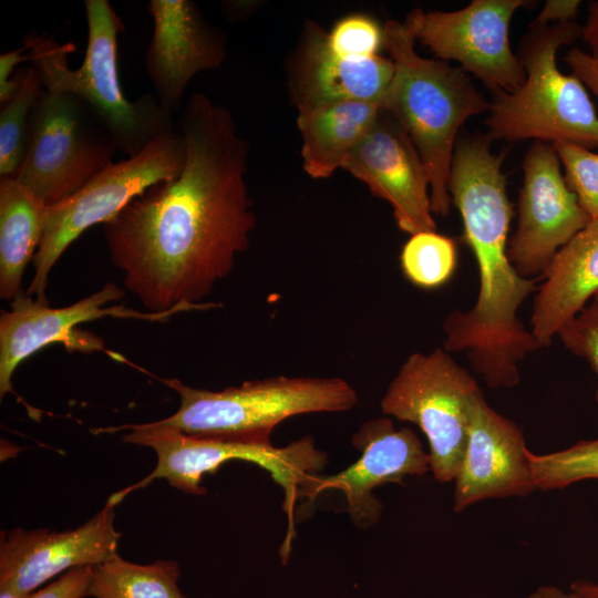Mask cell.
Here are the masks:
<instances>
[{
    "mask_svg": "<svg viewBox=\"0 0 598 598\" xmlns=\"http://www.w3.org/2000/svg\"><path fill=\"white\" fill-rule=\"evenodd\" d=\"M177 128L186 144L181 173L103 225L124 287L151 312L212 305L204 299L231 272L256 227L245 178L248 144L229 110L195 93Z\"/></svg>",
    "mask_w": 598,
    "mask_h": 598,
    "instance_id": "1",
    "label": "cell"
},
{
    "mask_svg": "<svg viewBox=\"0 0 598 598\" xmlns=\"http://www.w3.org/2000/svg\"><path fill=\"white\" fill-rule=\"evenodd\" d=\"M483 134L461 135L455 144L447 189L464 225V238L480 271V292L468 311H453L444 321V348L465 351L473 369L492 389L519 381L517 363L539 348L517 318L537 279L517 274L507 256L514 215L502 171L505 154L491 150Z\"/></svg>",
    "mask_w": 598,
    "mask_h": 598,
    "instance_id": "2",
    "label": "cell"
},
{
    "mask_svg": "<svg viewBox=\"0 0 598 598\" xmlns=\"http://www.w3.org/2000/svg\"><path fill=\"white\" fill-rule=\"evenodd\" d=\"M403 22L383 27V47L394 63V75L381 102L401 124L424 164L433 214L451 208L448 175L460 128L466 120L489 110L471 78L447 62L425 59Z\"/></svg>",
    "mask_w": 598,
    "mask_h": 598,
    "instance_id": "3",
    "label": "cell"
},
{
    "mask_svg": "<svg viewBox=\"0 0 598 598\" xmlns=\"http://www.w3.org/2000/svg\"><path fill=\"white\" fill-rule=\"evenodd\" d=\"M87 47L83 63L69 66L72 43L35 32L22 39L30 64L51 93H70L86 102L107 126L118 151L132 157L153 138L174 128V115L166 112L155 94L136 101L124 95L117 71V37L125 30L107 0H85Z\"/></svg>",
    "mask_w": 598,
    "mask_h": 598,
    "instance_id": "4",
    "label": "cell"
},
{
    "mask_svg": "<svg viewBox=\"0 0 598 598\" xmlns=\"http://www.w3.org/2000/svg\"><path fill=\"white\" fill-rule=\"evenodd\" d=\"M118 431H127L122 436L124 442L151 447L157 455V464L137 483L111 494L106 505L115 507L130 493L159 478L186 494L205 495L207 489L202 486L205 473L215 474L224 463L234 460L251 462L266 470L283 489L282 509L287 514L288 528L280 556L288 558L296 536L297 503L307 497L315 477L328 463L327 453L316 446L311 436L276 447L271 443L188 435L174 429L155 426L151 422L103 427L94 430V433Z\"/></svg>",
    "mask_w": 598,
    "mask_h": 598,
    "instance_id": "5",
    "label": "cell"
},
{
    "mask_svg": "<svg viewBox=\"0 0 598 598\" xmlns=\"http://www.w3.org/2000/svg\"><path fill=\"white\" fill-rule=\"evenodd\" d=\"M581 37L574 20L529 24L517 50L524 83L513 92H494L485 121L493 140L568 142L598 147V116L584 84L559 71L560 47Z\"/></svg>",
    "mask_w": 598,
    "mask_h": 598,
    "instance_id": "6",
    "label": "cell"
},
{
    "mask_svg": "<svg viewBox=\"0 0 598 598\" xmlns=\"http://www.w3.org/2000/svg\"><path fill=\"white\" fill-rule=\"evenodd\" d=\"M181 399L172 415L151 422L188 435L270 444L283 420L306 413L342 412L358 394L341 378L271 377L221 391L196 389L177 379L163 380Z\"/></svg>",
    "mask_w": 598,
    "mask_h": 598,
    "instance_id": "7",
    "label": "cell"
},
{
    "mask_svg": "<svg viewBox=\"0 0 598 598\" xmlns=\"http://www.w3.org/2000/svg\"><path fill=\"white\" fill-rule=\"evenodd\" d=\"M185 156V138L175 126L153 138L138 154L109 164L74 194L48 207L27 295L49 303V275L64 250L87 228L111 220L148 187L176 177Z\"/></svg>",
    "mask_w": 598,
    "mask_h": 598,
    "instance_id": "8",
    "label": "cell"
},
{
    "mask_svg": "<svg viewBox=\"0 0 598 598\" xmlns=\"http://www.w3.org/2000/svg\"><path fill=\"white\" fill-rule=\"evenodd\" d=\"M116 151L113 135L86 102L43 90L31 112L25 156L12 177L50 207L111 164Z\"/></svg>",
    "mask_w": 598,
    "mask_h": 598,
    "instance_id": "9",
    "label": "cell"
},
{
    "mask_svg": "<svg viewBox=\"0 0 598 598\" xmlns=\"http://www.w3.org/2000/svg\"><path fill=\"white\" fill-rule=\"evenodd\" d=\"M476 380L445 349L412 353L390 382L384 415L420 427L429 444L430 471L441 483L455 480L468 434V406Z\"/></svg>",
    "mask_w": 598,
    "mask_h": 598,
    "instance_id": "10",
    "label": "cell"
},
{
    "mask_svg": "<svg viewBox=\"0 0 598 598\" xmlns=\"http://www.w3.org/2000/svg\"><path fill=\"white\" fill-rule=\"evenodd\" d=\"M525 0H473L456 11L414 9L403 22L415 41L436 58L454 60L492 93L513 92L525 81V70L512 52L508 28Z\"/></svg>",
    "mask_w": 598,
    "mask_h": 598,
    "instance_id": "11",
    "label": "cell"
},
{
    "mask_svg": "<svg viewBox=\"0 0 598 598\" xmlns=\"http://www.w3.org/2000/svg\"><path fill=\"white\" fill-rule=\"evenodd\" d=\"M124 297V291L106 282L99 291L63 308H52L22 292L10 302L11 310L0 316V396L12 393V377L18 365L51 343H63L69 351L104 350L103 341L91 332L75 330L82 323L104 317L166 322L174 315L207 310L214 305L198 307L181 305L163 312L140 311L123 305H107ZM215 308V306H214Z\"/></svg>",
    "mask_w": 598,
    "mask_h": 598,
    "instance_id": "12",
    "label": "cell"
},
{
    "mask_svg": "<svg viewBox=\"0 0 598 598\" xmlns=\"http://www.w3.org/2000/svg\"><path fill=\"white\" fill-rule=\"evenodd\" d=\"M523 171L517 229L507 256L519 276L537 279L591 217L568 187L551 143L534 141L523 158Z\"/></svg>",
    "mask_w": 598,
    "mask_h": 598,
    "instance_id": "13",
    "label": "cell"
},
{
    "mask_svg": "<svg viewBox=\"0 0 598 598\" xmlns=\"http://www.w3.org/2000/svg\"><path fill=\"white\" fill-rule=\"evenodd\" d=\"M114 507L104 505L74 529L14 528L0 534L1 598H24L55 576L95 566L117 554L122 536L114 527Z\"/></svg>",
    "mask_w": 598,
    "mask_h": 598,
    "instance_id": "14",
    "label": "cell"
},
{
    "mask_svg": "<svg viewBox=\"0 0 598 598\" xmlns=\"http://www.w3.org/2000/svg\"><path fill=\"white\" fill-rule=\"evenodd\" d=\"M360 457L341 472L317 475L307 498L337 489L344 494L352 523L367 529L375 525L382 504L373 489L385 483L403 485L406 476H422L430 471V455L410 427L395 429L388 416L364 422L351 439Z\"/></svg>",
    "mask_w": 598,
    "mask_h": 598,
    "instance_id": "15",
    "label": "cell"
},
{
    "mask_svg": "<svg viewBox=\"0 0 598 598\" xmlns=\"http://www.w3.org/2000/svg\"><path fill=\"white\" fill-rule=\"evenodd\" d=\"M341 168L391 205L402 231L413 235L436 229L424 164L408 133L386 110L381 107L373 127Z\"/></svg>",
    "mask_w": 598,
    "mask_h": 598,
    "instance_id": "16",
    "label": "cell"
},
{
    "mask_svg": "<svg viewBox=\"0 0 598 598\" xmlns=\"http://www.w3.org/2000/svg\"><path fill=\"white\" fill-rule=\"evenodd\" d=\"M528 453L520 427L477 391L470 402L467 443L453 481L454 512L485 499L523 497L536 491Z\"/></svg>",
    "mask_w": 598,
    "mask_h": 598,
    "instance_id": "17",
    "label": "cell"
},
{
    "mask_svg": "<svg viewBox=\"0 0 598 598\" xmlns=\"http://www.w3.org/2000/svg\"><path fill=\"white\" fill-rule=\"evenodd\" d=\"M147 11L153 19V34L145 70L158 103L174 115L183 110L190 80L220 65L225 42L193 1L151 0Z\"/></svg>",
    "mask_w": 598,
    "mask_h": 598,
    "instance_id": "18",
    "label": "cell"
},
{
    "mask_svg": "<svg viewBox=\"0 0 598 598\" xmlns=\"http://www.w3.org/2000/svg\"><path fill=\"white\" fill-rule=\"evenodd\" d=\"M394 63L380 54L351 56L329 49L324 32H310L293 75L298 110L318 105L363 101L381 102L394 75Z\"/></svg>",
    "mask_w": 598,
    "mask_h": 598,
    "instance_id": "19",
    "label": "cell"
},
{
    "mask_svg": "<svg viewBox=\"0 0 598 598\" xmlns=\"http://www.w3.org/2000/svg\"><path fill=\"white\" fill-rule=\"evenodd\" d=\"M534 300L532 334L548 347L560 328L598 292V218L577 233L554 257Z\"/></svg>",
    "mask_w": 598,
    "mask_h": 598,
    "instance_id": "20",
    "label": "cell"
},
{
    "mask_svg": "<svg viewBox=\"0 0 598 598\" xmlns=\"http://www.w3.org/2000/svg\"><path fill=\"white\" fill-rule=\"evenodd\" d=\"M381 106L344 101L298 110L305 172L312 178L330 177L348 154L369 134Z\"/></svg>",
    "mask_w": 598,
    "mask_h": 598,
    "instance_id": "21",
    "label": "cell"
},
{
    "mask_svg": "<svg viewBox=\"0 0 598 598\" xmlns=\"http://www.w3.org/2000/svg\"><path fill=\"white\" fill-rule=\"evenodd\" d=\"M48 206L13 177H0V297L22 293L25 267L40 246Z\"/></svg>",
    "mask_w": 598,
    "mask_h": 598,
    "instance_id": "22",
    "label": "cell"
},
{
    "mask_svg": "<svg viewBox=\"0 0 598 598\" xmlns=\"http://www.w3.org/2000/svg\"><path fill=\"white\" fill-rule=\"evenodd\" d=\"M179 564L159 559L141 565L118 554L92 566L89 596L94 598H187L178 587Z\"/></svg>",
    "mask_w": 598,
    "mask_h": 598,
    "instance_id": "23",
    "label": "cell"
},
{
    "mask_svg": "<svg viewBox=\"0 0 598 598\" xmlns=\"http://www.w3.org/2000/svg\"><path fill=\"white\" fill-rule=\"evenodd\" d=\"M19 86L0 110V177H12L27 152L31 112L44 87L30 64L16 72Z\"/></svg>",
    "mask_w": 598,
    "mask_h": 598,
    "instance_id": "24",
    "label": "cell"
},
{
    "mask_svg": "<svg viewBox=\"0 0 598 598\" xmlns=\"http://www.w3.org/2000/svg\"><path fill=\"white\" fill-rule=\"evenodd\" d=\"M400 261L410 282L422 289H434L452 277L457 262L456 245L435 230L419 231L404 244Z\"/></svg>",
    "mask_w": 598,
    "mask_h": 598,
    "instance_id": "25",
    "label": "cell"
},
{
    "mask_svg": "<svg viewBox=\"0 0 598 598\" xmlns=\"http://www.w3.org/2000/svg\"><path fill=\"white\" fill-rule=\"evenodd\" d=\"M528 456L536 489H561L580 481L598 480V439L547 454L529 451Z\"/></svg>",
    "mask_w": 598,
    "mask_h": 598,
    "instance_id": "26",
    "label": "cell"
},
{
    "mask_svg": "<svg viewBox=\"0 0 598 598\" xmlns=\"http://www.w3.org/2000/svg\"><path fill=\"white\" fill-rule=\"evenodd\" d=\"M565 168V181L591 219L598 218V154L568 143H553Z\"/></svg>",
    "mask_w": 598,
    "mask_h": 598,
    "instance_id": "27",
    "label": "cell"
},
{
    "mask_svg": "<svg viewBox=\"0 0 598 598\" xmlns=\"http://www.w3.org/2000/svg\"><path fill=\"white\" fill-rule=\"evenodd\" d=\"M324 40L330 50L351 56H373L383 45V29L371 18L351 14L339 20Z\"/></svg>",
    "mask_w": 598,
    "mask_h": 598,
    "instance_id": "28",
    "label": "cell"
},
{
    "mask_svg": "<svg viewBox=\"0 0 598 598\" xmlns=\"http://www.w3.org/2000/svg\"><path fill=\"white\" fill-rule=\"evenodd\" d=\"M565 347L585 358L598 378V305L592 301L558 331ZM598 403V386L596 390Z\"/></svg>",
    "mask_w": 598,
    "mask_h": 598,
    "instance_id": "29",
    "label": "cell"
},
{
    "mask_svg": "<svg viewBox=\"0 0 598 598\" xmlns=\"http://www.w3.org/2000/svg\"><path fill=\"white\" fill-rule=\"evenodd\" d=\"M92 566L74 567L24 598H84L89 596Z\"/></svg>",
    "mask_w": 598,
    "mask_h": 598,
    "instance_id": "30",
    "label": "cell"
},
{
    "mask_svg": "<svg viewBox=\"0 0 598 598\" xmlns=\"http://www.w3.org/2000/svg\"><path fill=\"white\" fill-rule=\"evenodd\" d=\"M27 49L20 48L2 53L0 55V103H7L16 93L19 86V79L13 74L16 66L29 61Z\"/></svg>",
    "mask_w": 598,
    "mask_h": 598,
    "instance_id": "31",
    "label": "cell"
},
{
    "mask_svg": "<svg viewBox=\"0 0 598 598\" xmlns=\"http://www.w3.org/2000/svg\"><path fill=\"white\" fill-rule=\"evenodd\" d=\"M564 61L573 74L598 97V56L574 48L566 54Z\"/></svg>",
    "mask_w": 598,
    "mask_h": 598,
    "instance_id": "32",
    "label": "cell"
},
{
    "mask_svg": "<svg viewBox=\"0 0 598 598\" xmlns=\"http://www.w3.org/2000/svg\"><path fill=\"white\" fill-rule=\"evenodd\" d=\"M579 4L578 0H548L532 24L571 21L578 13Z\"/></svg>",
    "mask_w": 598,
    "mask_h": 598,
    "instance_id": "33",
    "label": "cell"
},
{
    "mask_svg": "<svg viewBox=\"0 0 598 598\" xmlns=\"http://www.w3.org/2000/svg\"><path fill=\"white\" fill-rule=\"evenodd\" d=\"M581 37L591 49V54L598 56V0L588 3V16L581 28Z\"/></svg>",
    "mask_w": 598,
    "mask_h": 598,
    "instance_id": "34",
    "label": "cell"
},
{
    "mask_svg": "<svg viewBox=\"0 0 598 598\" xmlns=\"http://www.w3.org/2000/svg\"><path fill=\"white\" fill-rule=\"evenodd\" d=\"M525 598H581V597L577 595L576 592L571 591L570 589L569 591H565L557 586L544 585L536 588Z\"/></svg>",
    "mask_w": 598,
    "mask_h": 598,
    "instance_id": "35",
    "label": "cell"
},
{
    "mask_svg": "<svg viewBox=\"0 0 598 598\" xmlns=\"http://www.w3.org/2000/svg\"><path fill=\"white\" fill-rule=\"evenodd\" d=\"M569 589L581 598H598V582L576 580L571 582Z\"/></svg>",
    "mask_w": 598,
    "mask_h": 598,
    "instance_id": "36",
    "label": "cell"
},
{
    "mask_svg": "<svg viewBox=\"0 0 598 598\" xmlns=\"http://www.w3.org/2000/svg\"><path fill=\"white\" fill-rule=\"evenodd\" d=\"M594 302H596L598 305V292L594 297Z\"/></svg>",
    "mask_w": 598,
    "mask_h": 598,
    "instance_id": "37",
    "label": "cell"
}]
</instances>
